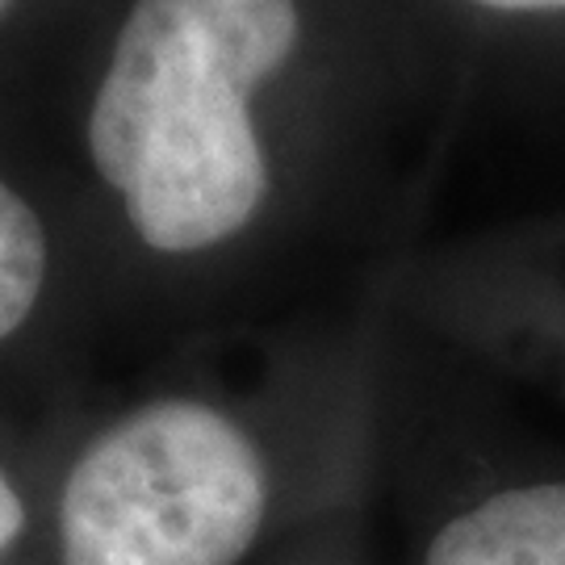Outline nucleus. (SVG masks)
Instances as JSON below:
<instances>
[{
    "label": "nucleus",
    "instance_id": "obj_1",
    "mask_svg": "<svg viewBox=\"0 0 565 565\" xmlns=\"http://www.w3.org/2000/svg\"><path fill=\"white\" fill-rule=\"evenodd\" d=\"M298 42L294 0H139L114 42L88 147L156 252H198L264 198L252 88Z\"/></svg>",
    "mask_w": 565,
    "mask_h": 565
},
{
    "label": "nucleus",
    "instance_id": "obj_2",
    "mask_svg": "<svg viewBox=\"0 0 565 565\" xmlns=\"http://www.w3.org/2000/svg\"><path fill=\"white\" fill-rule=\"evenodd\" d=\"M256 445L214 406L151 403L63 486V565H235L264 524Z\"/></svg>",
    "mask_w": 565,
    "mask_h": 565
},
{
    "label": "nucleus",
    "instance_id": "obj_3",
    "mask_svg": "<svg viewBox=\"0 0 565 565\" xmlns=\"http://www.w3.org/2000/svg\"><path fill=\"white\" fill-rule=\"evenodd\" d=\"M424 565H565V486L486 499L431 541Z\"/></svg>",
    "mask_w": 565,
    "mask_h": 565
},
{
    "label": "nucleus",
    "instance_id": "obj_4",
    "mask_svg": "<svg viewBox=\"0 0 565 565\" xmlns=\"http://www.w3.org/2000/svg\"><path fill=\"white\" fill-rule=\"evenodd\" d=\"M46 281V235L39 214L0 181V340H9L39 302Z\"/></svg>",
    "mask_w": 565,
    "mask_h": 565
},
{
    "label": "nucleus",
    "instance_id": "obj_5",
    "mask_svg": "<svg viewBox=\"0 0 565 565\" xmlns=\"http://www.w3.org/2000/svg\"><path fill=\"white\" fill-rule=\"evenodd\" d=\"M21 524H25V507H21L13 482L0 473V553L18 541Z\"/></svg>",
    "mask_w": 565,
    "mask_h": 565
},
{
    "label": "nucleus",
    "instance_id": "obj_6",
    "mask_svg": "<svg viewBox=\"0 0 565 565\" xmlns=\"http://www.w3.org/2000/svg\"><path fill=\"white\" fill-rule=\"evenodd\" d=\"M473 4L511 9V13H553V9H565V0H473Z\"/></svg>",
    "mask_w": 565,
    "mask_h": 565
},
{
    "label": "nucleus",
    "instance_id": "obj_7",
    "mask_svg": "<svg viewBox=\"0 0 565 565\" xmlns=\"http://www.w3.org/2000/svg\"><path fill=\"white\" fill-rule=\"evenodd\" d=\"M9 4H13V0H0V18H4V9H9Z\"/></svg>",
    "mask_w": 565,
    "mask_h": 565
}]
</instances>
